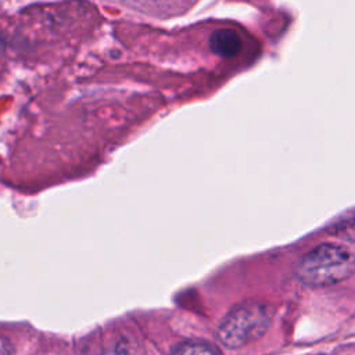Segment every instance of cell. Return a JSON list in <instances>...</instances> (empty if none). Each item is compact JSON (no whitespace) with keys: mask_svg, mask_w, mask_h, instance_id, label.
Masks as SVG:
<instances>
[{"mask_svg":"<svg viewBox=\"0 0 355 355\" xmlns=\"http://www.w3.org/2000/svg\"><path fill=\"white\" fill-rule=\"evenodd\" d=\"M354 272V257L345 247L323 243L308 251L297 263L298 280L311 287H326L348 279Z\"/></svg>","mask_w":355,"mask_h":355,"instance_id":"6da1fadb","label":"cell"},{"mask_svg":"<svg viewBox=\"0 0 355 355\" xmlns=\"http://www.w3.org/2000/svg\"><path fill=\"white\" fill-rule=\"evenodd\" d=\"M273 313V308L262 301L250 300L237 304L222 319L216 337L227 348H241L265 334Z\"/></svg>","mask_w":355,"mask_h":355,"instance_id":"7a4b0ae2","label":"cell"},{"mask_svg":"<svg viewBox=\"0 0 355 355\" xmlns=\"http://www.w3.org/2000/svg\"><path fill=\"white\" fill-rule=\"evenodd\" d=\"M241 47H243L241 37L233 29L222 28L211 33L209 49L214 54L219 57L232 58L241 51Z\"/></svg>","mask_w":355,"mask_h":355,"instance_id":"3957f363","label":"cell"},{"mask_svg":"<svg viewBox=\"0 0 355 355\" xmlns=\"http://www.w3.org/2000/svg\"><path fill=\"white\" fill-rule=\"evenodd\" d=\"M171 355H220L219 349L204 341H184L176 345Z\"/></svg>","mask_w":355,"mask_h":355,"instance_id":"277c9868","label":"cell"},{"mask_svg":"<svg viewBox=\"0 0 355 355\" xmlns=\"http://www.w3.org/2000/svg\"><path fill=\"white\" fill-rule=\"evenodd\" d=\"M12 354V345L8 338L0 336V355H11Z\"/></svg>","mask_w":355,"mask_h":355,"instance_id":"5b68a950","label":"cell"},{"mask_svg":"<svg viewBox=\"0 0 355 355\" xmlns=\"http://www.w3.org/2000/svg\"><path fill=\"white\" fill-rule=\"evenodd\" d=\"M100 355H129V352H128V349L125 347L116 345V347H114L111 349L103 351Z\"/></svg>","mask_w":355,"mask_h":355,"instance_id":"8992f818","label":"cell"}]
</instances>
